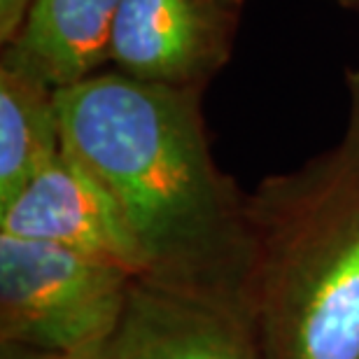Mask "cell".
Returning a JSON list of instances; mask_svg holds the SVG:
<instances>
[{"label": "cell", "mask_w": 359, "mask_h": 359, "mask_svg": "<svg viewBox=\"0 0 359 359\" xmlns=\"http://www.w3.org/2000/svg\"><path fill=\"white\" fill-rule=\"evenodd\" d=\"M63 147L112 196L142 276L245 306L248 201L215 166L196 89L91 75L56 89Z\"/></svg>", "instance_id": "cell-1"}, {"label": "cell", "mask_w": 359, "mask_h": 359, "mask_svg": "<svg viewBox=\"0 0 359 359\" xmlns=\"http://www.w3.org/2000/svg\"><path fill=\"white\" fill-rule=\"evenodd\" d=\"M248 233L266 359H359V89L339 145L248 201Z\"/></svg>", "instance_id": "cell-2"}, {"label": "cell", "mask_w": 359, "mask_h": 359, "mask_svg": "<svg viewBox=\"0 0 359 359\" xmlns=\"http://www.w3.org/2000/svg\"><path fill=\"white\" fill-rule=\"evenodd\" d=\"M135 278L77 250L0 233V343L45 353L103 348Z\"/></svg>", "instance_id": "cell-3"}, {"label": "cell", "mask_w": 359, "mask_h": 359, "mask_svg": "<svg viewBox=\"0 0 359 359\" xmlns=\"http://www.w3.org/2000/svg\"><path fill=\"white\" fill-rule=\"evenodd\" d=\"M243 0H121L110 59L140 82L196 89L229 59Z\"/></svg>", "instance_id": "cell-4"}, {"label": "cell", "mask_w": 359, "mask_h": 359, "mask_svg": "<svg viewBox=\"0 0 359 359\" xmlns=\"http://www.w3.org/2000/svg\"><path fill=\"white\" fill-rule=\"evenodd\" d=\"M0 233L54 243L142 276L140 252L112 196L63 145L0 208Z\"/></svg>", "instance_id": "cell-5"}, {"label": "cell", "mask_w": 359, "mask_h": 359, "mask_svg": "<svg viewBox=\"0 0 359 359\" xmlns=\"http://www.w3.org/2000/svg\"><path fill=\"white\" fill-rule=\"evenodd\" d=\"M105 359H266L238 304L135 278Z\"/></svg>", "instance_id": "cell-6"}, {"label": "cell", "mask_w": 359, "mask_h": 359, "mask_svg": "<svg viewBox=\"0 0 359 359\" xmlns=\"http://www.w3.org/2000/svg\"><path fill=\"white\" fill-rule=\"evenodd\" d=\"M121 0H33L24 28L5 52L49 87H73L110 59Z\"/></svg>", "instance_id": "cell-7"}, {"label": "cell", "mask_w": 359, "mask_h": 359, "mask_svg": "<svg viewBox=\"0 0 359 359\" xmlns=\"http://www.w3.org/2000/svg\"><path fill=\"white\" fill-rule=\"evenodd\" d=\"M56 89L3 61L0 68V208L10 205L38 170L59 152Z\"/></svg>", "instance_id": "cell-8"}, {"label": "cell", "mask_w": 359, "mask_h": 359, "mask_svg": "<svg viewBox=\"0 0 359 359\" xmlns=\"http://www.w3.org/2000/svg\"><path fill=\"white\" fill-rule=\"evenodd\" d=\"M33 0H0V38L5 45H12L17 40Z\"/></svg>", "instance_id": "cell-9"}, {"label": "cell", "mask_w": 359, "mask_h": 359, "mask_svg": "<svg viewBox=\"0 0 359 359\" xmlns=\"http://www.w3.org/2000/svg\"><path fill=\"white\" fill-rule=\"evenodd\" d=\"M0 359H105V346L82 350V353H45L14 343H0Z\"/></svg>", "instance_id": "cell-10"}]
</instances>
